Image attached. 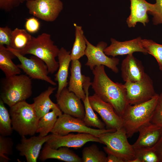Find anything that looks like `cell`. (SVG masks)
I'll list each match as a JSON object with an SVG mask.
<instances>
[{"label":"cell","mask_w":162,"mask_h":162,"mask_svg":"<svg viewBox=\"0 0 162 162\" xmlns=\"http://www.w3.org/2000/svg\"><path fill=\"white\" fill-rule=\"evenodd\" d=\"M130 13L126 20L128 27H134L138 22L142 23L144 26L149 21L148 12L153 10V4L146 0H130Z\"/></svg>","instance_id":"obj_19"},{"label":"cell","mask_w":162,"mask_h":162,"mask_svg":"<svg viewBox=\"0 0 162 162\" xmlns=\"http://www.w3.org/2000/svg\"><path fill=\"white\" fill-rule=\"evenodd\" d=\"M26 6L30 14L48 22L55 21L63 8L61 0H27Z\"/></svg>","instance_id":"obj_11"},{"label":"cell","mask_w":162,"mask_h":162,"mask_svg":"<svg viewBox=\"0 0 162 162\" xmlns=\"http://www.w3.org/2000/svg\"><path fill=\"white\" fill-rule=\"evenodd\" d=\"M4 103L0 100V135L8 136L12 133L13 129L10 114Z\"/></svg>","instance_id":"obj_30"},{"label":"cell","mask_w":162,"mask_h":162,"mask_svg":"<svg viewBox=\"0 0 162 162\" xmlns=\"http://www.w3.org/2000/svg\"><path fill=\"white\" fill-rule=\"evenodd\" d=\"M56 89V87L49 86L46 90L33 98L34 102L32 104L39 119L50 110L59 108L57 104L54 103L50 98Z\"/></svg>","instance_id":"obj_23"},{"label":"cell","mask_w":162,"mask_h":162,"mask_svg":"<svg viewBox=\"0 0 162 162\" xmlns=\"http://www.w3.org/2000/svg\"><path fill=\"white\" fill-rule=\"evenodd\" d=\"M106 156L94 144L84 147L82 151V162H106Z\"/></svg>","instance_id":"obj_29"},{"label":"cell","mask_w":162,"mask_h":162,"mask_svg":"<svg viewBox=\"0 0 162 162\" xmlns=\"http://www.w3.org/2000/svg\"><path fill=\"white\" fill-rule=\"evenodd\" d=\"M25 29L16 28L12 30L10 45L9 47L16 50L24 48L32 38Z\"/></svg>","instance_id":"obj_28"},{"label":"cell","mask_w":162,"mask_h":162,"mask_svg":"<svg viewBox=\"0 0 162 162\" xmlns=\"http://www.w3.org/2000/svg\"><path fill=\"white\" fill-rule=\"evenodd\" d=\"M40 23L38 18L33 16L26 19L25 29L30 34H34L39 30Z\"/></svg>","instance_id":"obj_36"},{"label":"cell","mask_w":162,"mask_h":162,"mask_svg":"<svg viewBox=\"0 0 162 162\" xmlns=\"http://www.w3.org/2000/svg\"><path fill=\"white\" fill-rule=\"evenodd\" d=\"M50 135L33 136L29 138L22 136L20 142L16 145V149L20 155L26 158L27 162H37L42 146L47 141Z\"/></svg>","instance_id":"obj_15"},{"label":"cell","mask_w":162,"mask_h":162,"mask_svg":"<svg viewBox=\"0 0 162 162\" xmlns=\"http://www.w3.org/2000/svg\"><path fill=\"white\" fill-rule=\"evenodd\" d=\"M81 99L66 87L64 88L56 98L57 104L64 113L82 119L85 111Z\"/></svg>","instance_id":"obj_14"},{"label":"cell","mask_w":162,"mask_h":162,"mask_svg":"<svg viewBox=\"0 0 162 162\" xmlns=\"http://www.w3.org/2000/svg\"><path fill=\"white\" fill-rule=\"evenodd\" d=\"M59 50L54 44L50 34L43 33L36 37L32 36L23 49L16 50L21 55L31 54L39 58L46 63L49 72L53 74L58 69L59 64L56 60Z\"/></svg>","instance_id":"obj_3"},{"label":"cell","mask_w":162,"mask_h":162,"mask_svg":"<svg viewBox=\"0 0 162 162\" xmlns=\"http://www.w3.org/2000/svg\"><path fill=\"white\" fill-rule=\"evenodd\" d=\"M38 159L44 161L49 159H55L66 162H82L79 157L69 148L62 147L53 148L45 143L40 152Z\"/></svg>","instance_id":"obj_20"},{"label":"cell","mask_w":162,"mask_h":162,"mask_svg":"<svg viewBox=\"0 0 162 162\" xmlns=\"http://www.w3.org/2000/svg\"><path fill=\"white\" fill-rule=\"evenodd\" d=\"M150 122L162 127V91L159 95L158 102Z\"/></svg>","instance_id":"obj_34"},{"label":"cell","mask_w":162,"mask_h":162,"mask_svg":"<svg viewBox=\"0 0 162 162\" xmlns=\"http://www.w3.org/2000/svg\"><path fill=\"white\" fill-rule=\"evenodd\" d=\"M121 70V77L125 82L140 81L146 73L142 62L135 58L133 54L127 55L122 60Z\"/></svg>","instance_id":"obj_18"},{"label":"cell","mask_w":162,"mask_h":162,"mask_svg":"<svg viewBox=\"0 0 162 162\" xmlns=\"http://www.w3.org/2000/svg\"><path fill=\"white\" fill-rule=\"evenodd\" d=\"M20 3V0H0V9L9 12L18 6Z\"/></svg>","instance_id":"obj_38"},{"label":"cell","mask_w":162,"mask_h":162,"mask_svg":"<svg viewBox=\"0 0 162 162\" xmlns=\"http://www.w3.org/2000/svg\"><path fill=\"white\" fill-rule=\"evenodd\" d=\"M12 30L7 26L0 27V45L9 46Z\"/></svg>","instance_id":"obj_37"},{"label":"cell","mask_w":162,"mask_h":162,"mask_svg":"<svg viewBox=\"0 0 162 162\" xmlns=\"http://www.w3.org/2000/svg\"><path fill=\"white\" fill-rule=\"evenodd\" d=\"M70 73L68 89L74 93L83 101L85 98L86 95L83 88L81 64L79 60L71 61Z\"/></svg>","instance_id":"obj_24"},{"label":"cell","mask_w":162,"mask_h":162,"mask_svg":"<svg viewBox=\"0 0 162 162\" xmlns=\"http://www.w3.org/2000/svg\"><path fill=\"white\" fill-rule=\"evenodd\" d=\"M92 71L94 76L91 86L95 94L111 104L121 117L128 104L124 84L112 80L106 74L104 65L96 66Z\"/></svg>","instance_id":"obj_1"},{"label":"cell","mask_w":162,"mask_h":162,"mask_svg":"<svg viewBox=\"0 0 162 162\" xmlns=\"http://www.w3.org/2000/svg\"><path fill=\"white\" fill-rule=\"evenodd\" d=\"M141 44L147 53L155 58L159 69L162 71V44H158L152 40L147 39H142Z\"/></svg>","instance_id":"obj_31"},{"label":"cell","mask_w":162,"mask_h":162,"mask_svg":"<svg viewBox=\"0 0 162 162\" xmlns=\"http://www.w3.org/2000/svg\"><path fill=\"white\" fill-rule=\"evenodd\" d=\"M87 47L85 55L87 58L85 65L89 67L92 70L97 66L104 65L110 69L115 73L118 72L117 65L119 60L115 57H110L104 52L107 46V43L104 41L99 42L96 46L91 44L86 38Z\"/></svg>","instance_id":"obj_10"},{"label":"cell","mask_w":162,"mask_h":162,"mask_svg":"<svg viewBox=\"0 0 162 162\" xmlns=\"http://www.w3.org/2000/svg\"><path fill=\"white\" fill-rule=\"evenodd\" d=\"M31 79L26 74L5 76L1 82L0 99L10 107L26 101L32 94Z\"/></svg>","instance_id":"obj_4"},{"label":"cell","mask_w":162,"mask_h":162,"mask_svg":"<svg viewBox=\"0 0 162 162\" xmlns=\"http://www.w3.org/2000/svg\"><path fill=\"white\" fill-rule=\"evenodd\" d=\"M94 142L102 143L99 138L88 133L69 134L65 135H58L51 134L46 142L51 148L57 149L62 147L79 148L86 143Z\"/></svg>","instance_id":"obj_12"},{"label":"cell","mask_w":162,"mask_h":162,"mask_svg":"<svg viewBox=\"0 0 162 162\" xmlns=\"http://www.w3.org/2000/svg\"><path fill=\"white\" fill-rule=\"evenodd\" d=\"M75 29V39L70 52L72 60H79L85 55L87 47L86 38L82 26L74 23Z\"/></svg>","instance_id":"obj_27"},{"label":"cell","mask_w":162,"mask_h":162,"mask_svg":"<svg viewBox=\"0 0 162 162\" xmlns=\"http://www.w3.org/2000/svg\"><path fill=\"white\" fill-rule=\"evenodd\" d=\"M9 112L13 129L21 136H33L36 133L40 119L32 104L20 102L10 107Z\"/></svg>","instance_id":"obj_5"},{"label":"cell","mask_w":162,"mask_h":162,"mask_svg":"<svg viewBox=\"0 0 162 162\" xmlns=\"http://www.w3.org/2000/svg\"><path fill=\"white\" fill-rule=\"evenodd\" d=\"M98 138L106 146L103 147L105 152L110 153L122 158L125 162H130L136 157L132 145L129 142L126 131L121 128L113 132L104 133Z\"/></svg>","instance_id":"obj_6"},{"label":"cell","mask_w":162,"mask_h":162,"mask_svg":"<svg viewBox=\"0 0 162 162\" xmlns=\"http://www.w3.org/2000/svg\"><path fill=\"white\" fill-rule=\"evenodd\" d=\"M89 99L93 110L99 115L108 129L117 130L122 127L121 117L111 104L102 100L95 93L89 96Z\"/></svg>","instance_id":"obj_13"},{"label":"cell","mask_w":162,"mask_h":162,"mask_svg":"<svg viewBox=\"0 0 162 162\" xmlns=\"http://www.w3.org/2000/svg\"><path fill=\"white\" fill-rule=\"evenodd\" d=\"M128 104L134 105L148 101L158 95L154 89L152 80L146 73L142 79L124 84Z\"/></svg>","instance_id":"obj_8"},{"label":"cell","mask_w":162,"mask_h":162,"mask_svg":"<svg viewBox=\"0 0 162 162\" xmlns=\"http://www.w3.org/2000/svg\"><path fill=\"white\" fill-rule=\"evenodd\" d=\"M152 11L150 14L153 16L152 22L154 25L162 23V0H155Z\"/></svg>","instance_id":"obj_35"},{"label":"cell","mask_w":162,"mask_h":162,"mask_svg":"<svg viewBox=\"0 0 162 162\" xmlns=\"http://www.w3.org/2000/svg\"><path fill=\"white\" fill-rule=\"evenodd\" d=\"M62 114L58 108L53 109L44 115L39 119L36 133H39V135L42 136L48 135L53 129L58 117Z\"/></svg>","instance_id":"obj_26"},{"label":"cell","mask_w":162,"mask_h":162,"mask_svg":"<svg viewBox=\"0 0 162 162\" xmlns=\"http://www.w3.org/2000/svg\"><path fill=\"white\" fill-rule=\"evenodd\" d=\"M141 40L139 37L130 40L121 42L111 38L110 44L104 49V52L106 55L112 57L133 54L135 52L146 54L147 51L141 45Z\"/></svg>","instance_id":"obj_17"},{"label":"cell","mask_w":162,"mask_h":162,"mask_svg":"<svg viewBox=\"0 0 162 162\" xmlns=\"http://www.w3.org/2000/svg\"><path fill=\"white\" fill-rule=\"evenodd\" d=\"M27 0H20L21 3L24 2H26Z\"/></svg>","instance_id":"obj_41"},{"label":"cell","mask_w":162,"mask_h":162,"mask_svg":"<svg viewBox=\"0 0 162 162\" xmlns=\"http://www.w3.org/2000/svg\"><path fill=\"white\" fill-rule=\"evenodd\" d=\"M14 142L12 139L8 136L0 135V162H8L10 159L5 154H13Z\"/></svg>","instance_id":"obj_32"},{"label":"cell","mask_w":162,"mask_h":162,"mask_svg":"<svg viewBox=\"0 0 162 162\" xmlns=\"http://www.w3.org/2000/svg\"><path fill=\"white\" fill-rule=\"evenodd\" d=\"M138 132V138L132 145L135 151L154 146L161 136L162 127L150 122L142 126Z\"/></svg>","instance_id":"obj_16"},{"label":"cell","mask_w":162,"mask_h":162,"mask_svg":"<svg viewBox=\"0 0 162 162\" xmlns=\"http://www.w3.org/2000/svg\"><path fill=\"white\" fill-rule=\"evenodd\" d=\"M106 162H125V161L122 158L114 154L107 153Z\"/></svg>","instance_id":"obj_40"},{"label":"cell","mask_w":162,"mask_h":162,"mask_svg":"<svg viewBox=\"0 0 162 162\" xmlns=\"http://www.w3.org/2000/svg\"><path fill=\"white\" fill-rule=\"evenodd\" d=\"M115 129H96L86 126L82 119L65 114L58 117L51 131L52 134L58 135H65L71 132L89 134L98 137L101 134L113 132Z\"/></svg>","instance_id":"obj_7"},{"label":"cell","mask_w":162,"mask_h":162,"mask_svg":"<svg viewBox=\"0 0 162 162\" xmlns=\"http://www.w3.org/2000/svg\"><path fill=\"white\" fill-rule=\"evenodd\" d=\"M159 95L143 103L127 105L121 117L122 127L128 138L138 132L142 126L150 122L158 102Z\"/></svg>","instance_id":"obj_2"},{"label":"cell","mask_w":162,"mask_h":162,"mask_svg":"<svg viewBox=\"0 0 162 162\" xmlns=\"http://www.w3.org/2000/svg\"><path fill=\"white\" fill-rule=\"evenodd\" d=\"M70 52L68 51L64 48L61 47L58 55L59 67L57 72L55 75V80L58 83V87L55 97L59 96L61 92L66 87L68 82V70L70 64L72 60L70 56Z\"/></svg>","instance_id":"obj_21"},{"label":"cell","mask_w":162,"mask_h":162,"mask_svg":"<svg viewBox=\"0 0 162 162\" xmlns=\"http://www.w3.org/2000/svg\"><path fill=\"white\" fill-rule=\"evenodd\" d=\"M153 147L159 162H162V134L158 141Z\"/></svg>","instance_id":"obj_39"},{"label":"cell","mask_w":162,"mask_h":162,"mask_svg":"<svg viewBox=\"0 0 162 162\" xmlns=\"http://www.w3.org/2000/svg\"><path fill=\"white\" fill-rule=\"evenodd\" d=\"M153 147L148 149L135 151L136 157L139 159L141 162H159Z\"/></svg>","instance_id":"obj_33"},{"label":"cell","mask_w":162,"mask_h":162,"mask_svg":"<svg viewBox=\"0 0 162 162\" xmlns=\"http://www.w3.org/2000/svg\"><path fill=\"white\" fill-rule=\"evenodd\" d=\"M15 57L14 54L7 47L0 45V68L5 76L21 73V70L12 61Z\"/></svg>","instance_id":"obj_25"},{"label":"cell","mask_w":162,"mask_h":162,"mask_svg":"<svg viewBox=\"0 0 162 162\" xmlns=\"http://www.w3.org/2000/svg\"><path fill=\"white\" fill-rule=\"evenodd\" d=\"M7 47L19 60L20 63L17 65L18 67L31 78L42 80L53 86L56 85L49 76L48 67L44 61L33 55L27 58L16 50Z\"/></svg>","instance_id":"obj_9"},{"label":"cell","mask_w":162,"mask_h":162,"mask_svg":"<svg viewBox=\"0 0 162 162\" xmlns=\"http://www.w3.org/2000/svg\"><path fill=\"white\" fill-rule=\"evenodd\" d=\"M91 83L90 78L83 75V88L86 95L85 98L82 101L85 111L83 120L86 125L88 127L96 128L100 129H104L106 126L105 123L98 118L90 103L88 90Z\"/></svg>","instance_id":"obj_22"}]
</instances>
